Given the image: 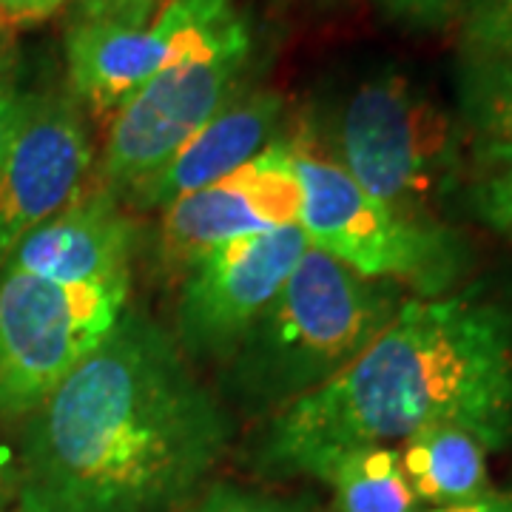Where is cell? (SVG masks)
Here are the masks:
<instances>
[{"label":"cell","instance_id":"obj_1","mask_svg":"<svg viewBox=\"0 0 512 512\" xmlns=\"http://www.w3.org/2000/svg\"><path fill=\"white\" fill-rule=\"evenodd\" d=\"M231 419L168 330L126 308L29 419L23 512H165L214 470Z\"/></svg>","mask_w":512,"mask_h":512},{"label":"cell","instance_id":"obj_2","mask_svg":"<svg viewBox=\"0 0 512 512\" xmlns=\"http://www.w3.org/2000/svg\"><path fill=\"white\" fill-rule=\"evenodd\" d=\"M461 427L490 453L512 441V305L484 291L402 302L339 376L282 407L259 461L313 476L333 453Z\"/></svg>","mask_w":512,"mask_h":512},{"label":"cell","instance_id":"obj_3","mask_svg":"<svg viewBox=\"0 0 512 512\" xmlns=\"http://www.w3.org/2000/svg\"><path fill=\"white\" fill-rule=\"evenodd\" d=\"M399 308L390 282L353 274L308 248L228 356V387L248 407L282 410L339 376Z\"/></svg>","mask_w":512,"mask_h":512},{"label":"cell","instance_id":"obj_4","mask_svg":"<svg viewBox=\"0 0 512 512\" xmlns=\"http://www.w3.org/2000/svg\"><path fill=\"white\" fill-rule=\"evenodd\" d=\"M342 168L370 197L421 222H441L467 180V134L407 74L379 72L339 114Z\"/></svg>","mask_w":512,"mask_h":512},{"label":"cell","instance_id":"obj_5","mask_svg":"<svg viewBox=\"0 0 512 512\" xmlns=\"http://www.w3.org/2000/svg\"><path fill=\"white\" fill-rule=\"evenodd\" d=\"M293 146L302 188L299 228L308 245L333 256L353 274L379 282H407L433 299L461 274L467 251L444 222H421L370 197L342 163Z\"/></svg>","mask_w":512,"mask_h":512},{"label":"cell","instance_id":"obj_6","mask_svg":"<svg viewBox=\"0 0 512 512\" xmlns=\"http://www.w3.org/2000/svg\"><path fill=\"white\" fill-rule=\"evenodd\" d=\"M128 305V288L0 276V416H32L92 353Z\"/></svg>","mask_w":512,"mask_h":512},{"label":"cell","instance_id":"obj_7","mask_svg":"<svg viewBox=\"0 0 512 512\" xmlns=\"http://www.w3.org/2000/svg\"><path fill=\"white\" fill-rule=\"evenodd\" d=\"M251 35L239 18L211 46L151 77L114 111L100 185L117 197L163 168L217 111L237 97Z\"/></svg>","mask_w":512,"mask_h":512},{"label":"cell","instance_id":"obj_8","mask_svg":"<svg viewBox=\"0 0 512 512\" xmlns=\"http://www.w3.org/2000/svg\"><path fill=\"white\" fill-rule=\"evenodd\" d=\"M237 18L231 0H168L146 23H86L66 32L72 97L114 114L151 77L211 46Z\"/></svg>","mask_w":512,"mask_h":512},{"label":"cell","instance_id":"obj_9","mask_svg":"<svg viewBox=\"0 0 512 512\" xmlns=\"http://www.w3.org/2000/svg\"><path fill=\"white\" fill-rule=\"evenodd\" d=\"M311 245L299 225L251 234L205 251L185 268L177 345L202 359H228L288 282Z\"/></svg>","mask_w":512,"mask_h":512},{"label":"cell","instance_id":"obj_10","mask_svg":"<svg viewBox=\"0 0 512 512\" xmlns=\"http://www.w3.org/2000/svg\"><path fill=\"white\" fill-rule=\"evenodd\" d=\"M92 165V140L72 94H29L0 163V271L23 239L86 191Z\"/></svg>","mask_w":512,"mask_h":512},{"label":"cell","instance_id":"obj_11","mask_svg":"<svg viewBox=\"0 0 512 512\" xmlns=\"http://www.w3.org/2000/svg\"><path fill=\"white\" fill-rule=\"evenodd\" d=\"M302 188L293 168V146H268L228 177L171 202L160 220V256L188 268L205 251L231 239L265 234L299 222Z\"/></svg>","mask_w":512,"mask_h":512},{"label":"cell","instance_id":"obj_12","mask_svg":"<svg viewBox=\"0 0 512 512\" xmlns=\"http://www.w3.org/2000/svg\"><path fill=\"white\" fill-rule=\"evenodd\" d=\"M137 231L114 191L106 185L86 188L69 208L23 239L6 268L60 285L128 288Z\"/></svg>","mask_w":512,"mask_h":512},{"label":"cell","instance_id":"obj_13","mask_svg":"<svg viewBox=\"0 0 512 512\" xmlns=\"http://www.w3.org/2000/svg\"><path fill=\"white\" fill-rule=\"evenodd\" d=\"M282 111L285 100L276 92L237 94L163 168L131 185L123 197L140 211H165L171 202L214 185L274 146Z\"/></svg>","mask_w":512,"mask_h":512},{"label":"cell","instance_id":"obj_14","mask_svg":"<svg viewBox=\"0 0 512 512\" xmlns=\"http://www.w3.org/2000/svg\"><path fill=\"white\" fill-rule=\"evenodd\" d=\"M456 60L458 123L473 165L512 160V15L495 0H473Z\"/></svg>","mask_w":512,"mask_h":512},{"label":"cell","instance_id":"obj_15","mask_svg":"<svg viewBox=\"0 0 512 512\" xmlns=\"http://www.w3.org/2000/svg\"><path fill=\"white\" fill-rule=\"evenodd\" d=\"M487 447L461 427H427L404 439L402 467L421 504L447 507L490 490Z\"/></svg>","mask_w":512,"mask_h":512},{"label":"cell","instance_id":"obj_16","mask_svg":"<svg viewBox=\"0 0 512 512\" xmlns=\"http://www.w3.org/2000/svg\"><path fill=\"white\" fill-rule=\"evenodd\" d=\"M313 476L333 487L339 512H419L421 507L399 450L387 444L339 450Z\"/></svg>","mask_w":512,"mask_h":512},{"label":"cell","instance_id":"obj_17","mask_svg":"<svg viewBox=\"0 0 512 512\" xmlns=\"http://www.w3.org/2000/svg\"><path fill=\"white\" fill-rule=\"evenodd\" d=\"M467 205L487 228L512 242V160L478 165L467 183Z\"/></svg>","mask_w":512,"mask_h":512},{"label":"cell","instance_id":"obj_18","mask_svg":"<svg viewBox=\"0 0 512 512\" xmlns=\"http://www.w3.org/2000/svg\"><path fill=\"white\" fill-rule=\"evenodd\" d=\"M393 23L413 32H441L464 20L473 0H376Z\"/></svg>","mask_w":512,"mask_h":512},{"label":"cell","instance_id":"obj_19","mask_svg":"<svg viewBox=\"0 0 512 512\" xmlns=\"http://www.w3.org/2000/svg\"><path fill=\"white\" fill-rule=\"evenodd\" d=\"M26 100H29V94L20 89L18 72L12 66V60L0 49V163H3V154L12 143L15 131H18L20 120H23Z\"/></svg>","mask_w":512,"mask_h":512},{"label":"cell","instance_id":"obj_20","mask_svg":"<svg viewBox=\"0 0 512 512\" xmlns=\"http://www.w3.org/2000/svg\"><path fill=\"white\" fill-rule=\"evenodd\" d=\"M183 512H311L288 504V501H276V498H265V495L239 493V490H228L220 487L214 493H208L200 504L188 507Z\"/></svg>","mask_w":512,"mask_h":512},{"label":"cell","instance_id":"obj_21","mask_svg":"<svg viewBox=\"0 0 512 512\" xmlns=\"http://www.w3.org/2000/svg\"><path fill=\"white\" fill-rule=\"evenodd\" d=\"M154 18L151 0H77L74 20L86 23H146Z\"/></svg>","mask_w":512,"mask_h":512},{"label":"cell","instance_id":"obj_22","mask_svg":"<svg viewBox=\"0 0 512 512\" xmlns=\"http://www.w3.org/2000/svg\"><path fill=\"white\" fill-rule=\"evenodd\" d=\"M66 6V0H0V32L6 26H26L52 18Z\"/></svg>","mask_w":512,"mask_h":512},{"label":"cell","instance_id":"obj_23","mask_svg":"<svg viewBox=\"0 0 512 512\" xmlns=\"http://www.w3.org/2000/svg\"><path fill=\"white\" fill-rule=\"evenodd\" d=\"M430 512H512V490H487L478 498L461 501V504H447V507H436Z\"/></svg>","mask_w":512,"mask_h":512},{"label":"cell","instance_id":"obj_24","mask_svg":"<svg viewBox=\"0 0 512 512\" xmlns=\"http://www.w3.org/2000/svg\"><path fill=\"white\" fill-rule=\"evenodd\" d=\"M495 3H501V6H504V9L512 15V0H495Z\"/></svg>","mask_w":512,"mask_h":512},{"label":"cell","instance_id":"obj_25","mask_svg":"<svg viewBox=\"0 0 512 512\" xmlns=\"http://www.w3.org/2000/svg\"><path fill=\"white\" fill-rule=\"evenodd\" d=\"M151 3H154V12H157V9H160V6H165L168 0H151Z\"/></svg>","mask_w":512,"mask_h":512}]
</instances>
